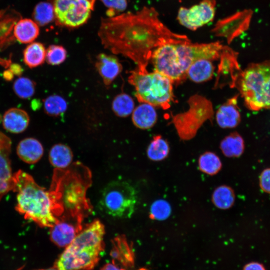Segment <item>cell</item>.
<instances>
[{"label": "cell", "instance_id": "obj_35", "mask_svg": "<svg viewBox=\"0 0 270 270\" xmlns=\"http://www.w3.org/2000/svg\"><path fill=\"white\" fill-rule=\"evenodd\" d=\"M108 8V17L114 16L124 11L127 6L126 0H100Z\"/></svg>", "mask_w": 270, "mask_h": 270}, {"label": "cell", "instance_id": "obj_28", "mask_svg": "<svg viewBox=\"0 0 270 270\" xmlns=\"http://www.w3.org/2000/svg\"><path fill=\"white\" fill-rule=\"evenodd\" d=\"M200 170L210 176L215 175L221 170L222 164L220 158L214 152H206L198 158Z\"/></svg>", "mask_w": 270, "mask_h": 270}, {"label": "cell", "instance_id": "obj_36", "mask_svg": "<svg viewBox=\"0 0 270 270\" xmlns=\"http://www.w3.org/2000/svg\"><path fill=\"white\" fill-rule=\"evenodd\" d=\"M260 185L264 192L270 194V168L264 170L261 173Z\"/></svg>", "mask_w": 270, "mask_h": 270}, {"label": "cell", "instance_id": "obj_7", "mask_svg": "<svg viewBox=\"0 0 270 270\" xmlns=\"http://www.w3.org/2000/svg\"><path fill=\"white\" fill-rule=\"evenodd\" d=\"M138 202L134 187L126 181L109 182L103 189L98 204L106 214L114 218H126L134 213Z\"/></svg>", "mask_w": 270, "mask_h": 270}, {"label": "cell", "instance_id": "obj_8", "mask_svg": "<svg viewBox=\"0 0 270 270\" xmlns=\"http://www.w3.org/2000/svg\"><path fill=\"white\" fill-rule=\"evenodd\" d=\"M188 109L172 116L174 124L181 140H187L195 136L198 130L214 116L212 102L198 94L194 95L188 100Z\"/></svg>", "mask_w": 270, "mask_h": 270}, {"label": "cell", "instance_id": "obj_21", "mask_svg": "<svg viewBox=\"0 0 270 270\" xmlns=\"http://www.w3.org/2000/svg\"><path fill=\"white\" fill-rule=\"evenodd\" d=\"M157 118L154 106L147 103H142L134 108L132 119L134 124L136 128L147 130L155 124Z\"/></svg>", "mask_w": 270, "mask_h": 270}, {"label": "cell", "instance_id": "obj_29", "mask_svg": "<svg viewBox=\"0 0 270 270\" xmlns=\"http://www.w3.org/2000/svg\"><path fill=\"white\" fill-rule=\"evenodd\" d=\"M134 108V102L128 94L122 92L116 95L112 102V110L118 116L126 118L129 116Z\"/></svg>", "mask_w": 270, "mask_h": 270}, {"label": "cell", "instance_id": "obj_5", "mask_svg": "<svg viewBox=\"0 0 270 270\" xmlns=\"http://www.w3.org/2000/svg\"><path fill=\"white\" fill-rule=\"evenodd\" d=\"M128 82L134 86L135 96L140 103H147L164 110L174 102L173 82L164 75L138 68L130 72Z\"/></svg>", "mask_w": 270, "mask_h": 270}, {"label": "cell", "instance_id": "obj_32", "mask_svg": "<svg viewBox=\"0 0 270 270\" xmlns=\"http://www.w3.org/2000/svg\"><path fill=\"white\" fill-rule=\"evenodd\" d=\"M36 82L31 79L20 76L13 84L12 88L15 94L22 99L32 97L36 91Z\"/></svg>", "mask_w": 270, "mask_h": 270}, {"label": "cell", "instance_id": "obj_3", "mask_svg": "<svg viewBox=\"0 0 270 270\" xmlns=\"http://www.w3.org/2000/svg\"><path fill=\"white\" fill-rule=\"evenodd\" d=\"M91 176L87 168L80 163L68 169H56L50 188L56 196L62 214L60 219L71 218L80 225L85 214L90 212V204L86 197V190L90 184Z\"/></svg>", "mask_w": 270, "mask_h": 270}, {"label": "cell", "instance_id": "obj_1", "mask_svg": "<svg viewBox=\"0 0 270 270\" xmlns=\"http://www.w3.org/2000/svg\"><path fill=\"white\" fill-rule=\"evenodd\" d=\"M152 7L136 13L127 12L102 20L98 35L104 48L115 54L128 58L137 68L146 70L153 51L166 44L192 42L184 35L170 30Z\"/></svg>", "mask_w": 270, "mask_h": 270}, {"label": "cell", "instance_id": "obj_13", "mask_svg": "<svg viewBox=\"0 0 270 270\" xmlns=\"http://www.w3.org/2000/svg\"><path fill=\"white\" fill-rule=\"evenodd\" d=\"M11 146V140L0 132V200L14 188V174L10 158Z\"/></svg>", "mask_w": 270, "mask_h": 270}, {"label": "cell", "instance_id": "obj_17", "mask_svg": "<svg viewBox=\"0 0 270 270\" xmlns=\"http://www.w3.org/2000/svg\"><path fill=\"white\" fill-rule=\"evenodd\" d=\"M238 95L228 100L216 111V121L223 128L236 126L240 121V114L238 106Z\"/></svg>", "mask_w": 270, "mask_h": 270}, {"label": "cell", "instance_id": "obj_11", "mask_svg": "<svg viewBox=\"0 0 270 270\" xmlns=\"http://www.w3.org/2000/svg\"><path fill=\"white\" fill-rule=\"evenodd\" d=\"M216 6V0H202L188 8L181 6L176 19L182 26L196 30L214 20Z\"/></svg>", "mask_w": 270, "mask_h": 270}, {"label": "cell", "instance_id": "obj_31", "mask_svg": "<svg viewBox=\"0 0 270 270\" xmlns=\"http://www.w3.org/2000/svg\"><path fill=\"white\" fill-rule=\"evenodd\" d=\"M32 16L34 21L40 26H45L54 18L53 5L50 2H42L34 8Z\"/></svg>", "mask_w": 270, "mask_h": 270}, {"label": "cell", "instance_id": "obj_20", "mask_svg": "<svg viewBox=\"0 0 270 270\" xmlns=\"http://www.w3.org/2000/svg\"><path fill=\"white\" fill-rule=\"evenodd\" d=\"M39 33L38 25L30 18H20L16 22L13 30L14 39L22 44L34 42Z\"/></svg>", "mask_w": 270, "mask_h": 270}, {"label": "cell", "instance_id": "obj_30", "mask_svg": "<svg viewBox=\"0 0 270 270\" xmlns=\"http://www.w3.org/2000/svg\"><path fill=\"white\" fill-rule=\"evenodd\" d=\"M68 108L66 100L57 94H52L44 100V110L49 116L57 117L64 114Z\"/></svg>", "mask_w": 270, "mask_h": 270}, {"label": "cell", "instance_id": "obj_27", "mask_svg": "<svg viewBox=\"0 0 270 270\" xmlns=\"http://www.w3.org/2000/svg\"><path fill=\"white\" fill-rule=\"evenodd\" d=\"M235 194L234 190L230 186L222 185L216 188L212 194V202L218 208L226 210L234 204Z\"/></svg>", "mask_w": 270, "mask_h": 270}, {"label": "cell", "instance_id": "obj_38", "mask_svg": "<svg viewBox=\"0 0 270 270\" xmlns=\"http://www.w3.org/2000/svg\"><path fill=\"white\" fill-rule=\"evenodd\" d=\"M8 69L14 74V76H20L23 72V70L20 65L16 63H12L8 66Z\"/></svg>", "mask_w": 270, "mask_h": 270}, {"label": "cell", "instance_id": "obj_24", "mask_svg": "<svg viewBox=\"0 0 270 270\" xmlns=\"http://www.w3.org/2000/svg\"><path fill=\"white\" fill-rule=\"evenodd\" d=\"M46 50L39 42H32L23 52V60L26 66L34 68L42 65L46 60Z\"/></svg>", "mask_w": 270, "mask_h": 270}, {"label": "cell", "instance_id": "obj_34", "mask_svg": "<svg viewBox=\"0 0 270 270\" xmlns=\"http://www.w3.org/2000/svg\"><path fill=\"white\" fill-rule=\"evenodd\" d=\"M171 207L165 200H156L152 204L150 211V218L152 220H164L166 219L171 213Z\"/></svg>", "mask_w": 270, "mask_h": 270}, {"label": "cell", "instance_id": "obj_10", "mask_svg": "<svg viewBox=\"0 0 270 270\" xmlns=\"http://www.w3.org/2000/svg\"><path fill=\"white\" fill-rule=\"evenodd\" d=\"M217 55V47L212 42L176 44L175 62L180 76L182 80L186 78V71L194 62L200 59L212 60Z\"/></svg>", "mask_w": 270, "mask_h": 270}, {"label": "cell", "instance_id": "obj_23", "mask_svg": "<svg viewBox=\"0 0 270 270\" xmlns=\"http://www.w3.org/2000/svg\"><path fill=\"white\" fill-rule=\"evenodd\" d=\"M73 156L70 147L65 144H57L51 148L48 159L50 164L56 169L65 170L70 166Z\"/></svg>", "mask_w": 270, "mask_h": 270}, {"label": "cell", "instance_id": "obj_42", "mask_svg": "<svg viewBox=\"0 0 270 270\" xmlns=\"http://www.w3.org/2000/svg\"><path fill=\"white\" fill-rule=\"evenodd\" d=\"M138 270H148L146 268H140Z\"/></svg>", "mask_w": 270, "mask_h": 270}, {"label": "cell", "instance_id": "obj_14", "mask_svg": "<svg viewBox=\"0 0 270 270\" xmlns=\"http://www.w3.org/2000/svg\"><path fill=\"white\" fill-rule=\"evenodd\" d=\"M110 254L112 263L123 270L134 268V255L132 246L124 235L118 236L112 240Z\"/></svg>", "mask_w": 270, "mask_h": 270}, {"label": "cell", "instance_id": "obj_18", "mask_svg": "<svg viewBox=\"0 0 270 270\" xmlns=\"http://www.w3.org/2000/svg\"><path fill=\"white\" fill-rule=\"evenodd\" d=\"M30 120L29 115L24 110L12 108L8 110L4 113L2 124L4 128L8 132L19 134L27 128Z\"/></svg>", "mask_w": 270, "mask_h": 270}, {"label": "cell", "instance_id": "obj_37", "mask_svg": "<svg viewBox=\"0 0 270 270\" xmlns=\"http://www.w3.org/2000/svg\"><path fill=\"white\" fill-rule=\"evenodd\" d=\"M243 270H266L264 266L256 262L247 264L244 267Z\"/></svg>", "mask_w": 270, "mask_h": 270}, {"label": "cell", "instance_id": "obj_12", "mask_svg": "<svg viewBox=\"0 0 270 270\" xmlns=\"http://www.w3.org/2000/svg\"><path fill=\"white\" fill-rule=\"evenodd\" d=\"M253 12L246 9L218 21L212 30L216 36L225 38L230 44L249 28Z\"/></svg>", "mask_w": 270, "mask_h": 270}, {"label": "cell", "instance_id": "obj_4", "mask_svg": "<svg viewBox=\"0 0 270 270\" xmlns=\"http://www.w3.org/2000/svg\"><path fill=\"white\" fill-rule=\"evenodd\" d=\"M104 226L98 220L86 224L56 260L58 270H92L104 248Z\"/></svg>", "mask_w": 270, "mask_h": 270}, {"label": "cell", "instance_id": "obj_39", "mask_svg": "<svg viewBox=\"0 0 270 270\" xmlns=\"http://www.w3.org/2000/svg\"><path fill=\"white\" fill-rule=\"evenodd\" d=\"M100 270H124L114 263H107Z\"/></svg>", "mask_w": 270, "mask_h": 270}, {"label": "cell", "instance_id": "obj_2", "mask_svg": "<svg viewBox=\"0 0 270 270\" xmlns=\"http://www.w3.org/2000/svg\"><path fill=\"white\" fill-rule=\"evenodd\" d=\"M13 191L16 192V209L25 219L42 228H50L62 212L54 192L39 186L32 176L19 170L13 176Z\"/></svg>", "mask_w": 270, "mask_h": 270}, {"label": "cell", "instance_id": "obj_40", "mask_svg": "<svg viewBox=\"0 0 270 270\" xmlns=\"http://www.w3.org/2000/svg\"><path fill=\"white\" fill-rule=\"evenodd\" d=\"M14 74L10 71L9 69H8L4 71L3 73V77L6 80L10 81L14 78Z\"/></svg>", "mask_w": 270, "mask_h": 270}, {"label": "cell", "instance_id": "obj_41", "mask_svg": "<svg viewBox=\"0 0 270 270\" xmlns=\"http://www.w3.org/2000/svg\"><path fill=\"white\" fill-rule=\"evenodd\" d=\"M58 270L54 266L52 268H46V269H38V270Z\"/></svg>", "mask_w": 270, "mask_h": 270}, {"label": "cell", "instance_id": "obj_26", "mask_svg": "<svg viewBox=\"0 0 270 270\" xmlns=\"http://www.w3.org/2000/svg\"><path fill=\"white\" fill-rule=\"evenodd\" d=\"M169 152V144L160 135L154 136L146 150L148 158L156 162L165 159L168 155Z\"/></svg>", "mask_w": 270, "mask_h": 270}, {"label": "cell", "instance_id": "obj_25", "mask_svg": "<svg viewBox=\"0 0 270 270\" xmlns=\"http://www.w3.org/2000/svg\"><path fill=\"white\" fill-rule=\"evenodd\" d=\"M244 141L237 132L231 133L220 142V148L226 157L236 158L242 154L244 150Z\"/></svg>", "mask_w": 270, "mask_h": 270}, {"label": "cell", "instance_id": "obj_19", "mask_svg": "<svg viewBox=\"0 0 270 270\" xmlns=\"http://www.w3.org/2000/svg\"><path fill=\"white\" fill-rule=\"evenodd\" d=\"M16 154L19 158L28 164L38 162L44 154V148L41 142L34 138H26L21 140L16 147Z\"/></svg>", "mask_w": 270, "mask_h": 270}, {"label": "cell", "instance_id": "obj_6", "mask_svg": "<svg viewBox=\"0 0 270 270\" xmlns=\"http://www.w3.org/2000/svg\"><path fill=\"white\" fill-rule=\"evenodd\" d=\"M237 82L248 108L254 111L270 109V61L248 65Z\"/></svg>", "mask_w": 270, "mask_h": 270}, {"label": "cell", "instance_id": "obj_22", "mask_svg": "<svg viewBox=\"0 0 270 270\" xmlns=\"http://www.w3.org/2000/svg\"><path fill=\"white\" fill-rule=\"evenodd\" d=\"M214 66L212 60L200 59L194 62L186 71V78L200 83L210 80L214 76Z\"/></svg>", "mask_w": 270, "mask_h": 270}, {"label": "cell", "instance_id": "obj_15", "mask_svg": "<svg viewBox=\"0 0 270 270\" xmlns=\"http://www.w3.org/2000/svg\"><path fill=\"white\" fill-rule=\"evenodd\" d=\"M82 228V226L72 224L67 220L59 219L57 222L50 228V239L56 246L66 248Z\"/></svg>", "mask_w": 270, "mask_h": 270}, {"label": "cell", "instance_id": "obj_33", "mask_svg": "<svg viewBox=\"0 0 270 270\" xmlns=\"http://www.w3.org/2000/svg\"><path fill=\"white\" fill-rule=\"evenodd\" d=\"M66 56V50L61 46L52 44L46 50V60L50 65L57 66L62 64Z\"/></svg>", "mask_w": 270, "mask_h": 270}, {"label": "cell", "instance_id": "obj_16", "mask_svg": "<svg viewBox=\"0 0 270 270\" xmlns=\"http://www.w3.org/2000/svg\"><path fill=\"white\" fill-rule=\"evenodd\" d=\"M95 66L106 86L112 82L122 70V65L116 56L104 53L97 56Z\"/></svg>", "mask_w": 270, "mask_h": 270}, {"label": "cell", "instance_id": "obj_9", "mask_svg": "<svg viewBox=\"0 0 270 270\" xmlns=\"http://www.w3.org/2000/svg\"><path fill=\"white\" fill-rule=\"evenodd\" d=\"M96 0H54V18L60 26L76 28L86 22Z\"/></svg>", "mask_w": 270, "mask_h": 270}]
</instances>
